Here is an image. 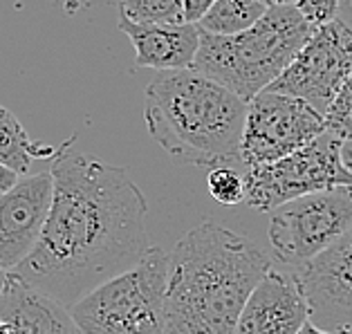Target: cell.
<instances>
[{"mask_svg":"<svg viewBox=\"0 0 352 334\" xmlns=\"http://www.w3.org/2000/svg\"><path fill=\"white\" fill-rule=\"evenodd\" d=\"M325 128V117L303 99L263 90L247 104L240 166L245 170L276 162L310 144Z\"/></svg>","mask_w":352,"mask_h":334,"instance_id":"ba28073f","label":"cell"},{"mask_svg":"<svg viewBox=\"0 0 352 334\" xmlns=\"http://www.w3.org/2000/svg\"><path fill=\"white\" fill-rule=\"evenodd\" d=\"M296 334H337V332H328V330H321V328H316L314 323L305 321L303 325H300V330H298Z\"/></svg>","mask_w":352,"mask_h":334,"instance_id":"d4e9b609","label":"cell"},{"mask_svg":"<svg viewBox=\"0 0 352 334\" xmlns=\"http://www.w3.org/2000/svg\"><path fill=\"white\" fill-rule=\"evenodd\" d=\"M0 321L12 334H83L70 307L14 274L0 287Z\"/></svg>","mask_w":352,"mask_h":334,"instance_id":"4fadbf2b","label":"cell"},{"mask_svg":"<svg viewBox=\"0 0 352 334\" xmlns=\"http://www.w3.org/2000/svg\"><path fill=\"white\" fill-rule=\"evenodd\" d=\"M213 0H182L184 23H200V19L211 10Z\"/></svg>","mask_w":352,"mask_h":334,"instance_id":"44dd1931","label":"cell"},{"mask_svg":"<svg viewBox=\"0 0 352 334\" xmlns=\"http://www.w3.org/2000/svg\"><path fill=\"white\" fill-rule=\"evenodd\" d=\"M19 177H21L19 173H14L12 168L0 164V193H5L7 188H12L16 182H19Z\"/></svg>","mask_w":352,"mask_h":334,"instance_id":"7402d4cb","label":"cell"},{"mask_svg":"<svg viewBox=\"0 0 352 334\" xmlns=\"http://www.w3.org/2000/svg\"><path fill=\"white\" fill-rule=\"evenodd\" d=\"M52 207V173L19 177L0 193V269L10 274L38 243Z\"/></svg>","mask_w":352,"mask_h":334,"instance_id":"8fae6325","label":"cell"},{"mask_svg":"<svg viewBox=\"0 0 352 334\" xmlns=\"http://www.w3.org/2000/svg\"><path fill=\"white\" fill-rule=\"evenodd\" d=\"M5 278H7V271H3V269H0V287H3Z\"/></svg>","mask_w":352,"mask_h":334,"instance_id":"83f0119b","label":"cell"},{"mask_svg":"<svg viewBox=\"0 0 352 334\" xmlns=\"http://www.w3.org/2000/svg\"><path fill=\"white\" fill-rule=\"evenodd\" d=\"M307 319L310 310L296 278L272 267L249 294L234 334H296Z\"/></svg>","mask_w":352,"mask_h":334,"instance_id":"7c38bea8","label":"cell"},{"mask_svg":"<svg viewBox=\"0 0 352 334\" xmlns=\"http://www.w3.org/2000/svg\"><path fill=\"white\" fill-rule=\"evenodd\" d=\"M272 267L249 238L200 222L168 254L162 334H234L249 294Z\"/></svg>","mask_w":352,"mask_h":334,"instance_id":"7a4b0ae2","label":"cell"},{"mask_svg":"<svg viewBox=\"0 0 352 334\" xmlns=\"http://www.w3.org/2000/svg\"><path fill=\"white\" fill-rule=\"evenodd\" d=\"M341 162L350 173H352V140H343L341 144Z\"/></svg>","mask_w":352,"mask_h":334,"instance_id":"cb8c5ba5","label":"cell"},{"mask_svg":"<svg viewBox=\"0 0 352 334\" xmlns=\"http://www.w3.org/2000/svg\"><path fill=\"white\" fill-rule=\"evenodd\" d=\"M207 188L213 200L227 207L245 204V175L238 166H213L207 175Z\"/></svg>","mask_w":352,"mask_h":334,"instance_id":"ac0fdd59","label":"cell"},{"mask_svg":"<svg viewBox=\"0 0 352 334\" xmlns=\"http://www.w3.org/2000/svg\"><path fill=\"white\" fill-rule=\"evenodd\" d=\"M168 254L153 247L131 269L81 296L70 312L83 334H162Z\"/></svg>","mask_w":352,"mask_h":334,"instance_id":"5b68a950","label":"cell"},{"mask_svg":"<svg viewBox=\"0 0 352 334\" xmlns=\"http://www.w3.org/2000/svg\"><path fill=\"white\" fill-rule=\"evenodd\" d=\"M0 334H12V332H10V328H7V325H5L3 321H0Z\"/></svg>","mask_w":352,"mask_h":334,"instance_id":"4316f807","label":"cell"},{"mask_svg":"<svg viewBox=\"0 0 352 334\" xmlns=\"http://www.w3.org/2000/svg\"><path fill=\"white\" fill-rule=\"evenodd\" d=\"M119 32L135 47V67L153 70H186L193 67L200 30L193 23H133L122 19Z\"/></svg>","mask_w":352,"mask_h":334,"instance_id":"5bb4252c","label":"cell"},{"mask_svg":"<svg viewBox=\"0 0 352 334\" xmlns=\"http://www.w3.org/2000/svg\"><path fill=\"white\" fill-rule=\"evenodd\" d=\"M341 137L325 128L289 155L245 168V204L256 211H272L300 195L352 186V173L341 162Z\"/></svg>","mask_w":352,"mask_h":334,"instance_id":"8992f818","label":"cell"},{"mask_svg":"<svg viewBox=\"0 0 352 334\" xmlns=\"http://www.w3.org/2000/svg\"><path fill=\"white\" fill-rule=\"evenodd\" d=\"M352 72V30L334 19L312 27L296 56L267 90L303 99L325 115Z\"/></svg>","mask_w":352,"mask_h":334,"instance_id":"9c48e42d","label":"cell"},{"mask_svg":"<svg viewBox=\"0 0 352 334\" xmlns=\"http://www.w3.org/2000/svg\"><path fill=\"white\" fill-rule=\"evenodd\" d=\"M310 32L312 25L296 5H270L245 32L231 36L200 32L193 70L225 85L249 104L278 79Z\"/></svg>","mask_w":352,"mask_h":334,"instance_id":"277c9868","label":"cell"},{"mask_svg":"<svg viewBox=\"0 0 352 334\" xmlns=\"http://www.w3.org/2000/svg\"><path fill=\"white\" fill-rule=\"evenodd\" d=\"M337 19H339L343 25H348V27L352 30V0H341V3H339V14H337Z\"/></svg>","mask_w":352,"mask_h":334,"instance_id":"603a6c76","label":"cell"},{"mask_svg":"<svg viewBox=\"0 0 352 334\" xmlns=\"http://www.w3.org/2000/svg\"><path fill=\"white\" fill-rule=\"evenodd\" d=\"M56 148L50 144H36L28 135L12 110L0 104V164L14 173L25 175L36 159L54 157Z\"/></svg>","mask_w":352,"mask_h":334,"instance_id":"9a60e30c","label":"cell"},{"mask_svg":"<svg viewBox=\"0 0 352 334\" xmlns=\"http://www.w3.org/2000/svg\"><path fill=\"white\" fill-rule=\"evenodd\" d=\"M247 104L225 85L186 70H162L146 85L144 122L170 157L195 166H240Z\"/></svg>","mask_w":352,"mask_h":334,"instance_id":"3957f363","label":"cell"},{"mask_svg":"<svg viewBox=\"0 0 352 334\" xmlns=\"http://www.w3.org/2000/svg\"><path fill=\"white\" fill-rule=\"evenodd\" d=\"M261 3H265V5H272V3H270V0H261Z\"/></svg>","mask_w":352,"mask_h":334,"instance_id":"f546056e","label":"cell"},{"mask_svg":"<svg viewBox=\"0 0 352 334\" xmlns=\"http://www.w3.org/2000/svg\"><path fill=\"white\" fill-rule=\"evenodd\" d=\"M352 227V186L307 193L270 211V243L287 267H305Z\"/></svg>","mask_w":352,"mask_h":334,"instance_id":"52a82bcc","label":"cell"},{"mask_svg":"<svg viewBox=\"0 0 352 334\" xmlns=\"http://www.w3.org/2000/svg\"><path fill=\"white\" fill-rule=\"evenodd\" d=\"M267 7L270 5L261 0H213L211 10L202 16L200 23H195V27L202 34L231 36L252 27L267 12Z\"/></svg>","mask_w":352,"mask_h":334,"instance_id":"2e32d148","label":"cell"},{"mask_svg":"<svg viewBox=\"0 0 352 334\" xmlns=\"http://www.w3.org/2000/svg\"><path fill=\"white\" fill-rule=\"evenodd\" d=\"M325 117L328 131L337 133L341 140H352V72L343 81L337 97L332 99Z\"/></svg>","mask_w":352,"mask_h":334,"instance_id":"d6986e66","label":"cell"},{"mask_svg":"<svg viewBox=\"0 0 352 334\" xmlns=\"http://www.w3.org/2000/svg\"><path fill=\"white\" fill-rule=\"evenodd\" d=\"M296 285L305 296L310 323L339 332L352 325V227L328 249L298 269Z\"/></svg>","mask_w":352,"mask_h":334,"instance_id":"30bf717a","label":"cell"},{"mask_svg":"<svg viewBox=\"0 0 352 334\" xmlns=\"http://www.w3.org/2000/svg\"><path fill=\"white\" fill-rule=\"evenodd\" d=\"M339 3L341 0H296V10L303 14V19L312 27H319V25L337 19Z\"/></svg>","mask_w":352,"mask_h":334,"instance_id":"ffe728a7","label":"cell"},{"mask_svg":"<svg viewBox=\"0 0 352 334\" xmlns=\"http://www.w3.org/2000/svg\"><path fill=\"white\" fill-rule=\"evenodd\" d=\"M119 10L133 23H184L182 0H122Z\"/></svg>","mask_w":352,"mask_h":334,"instance_id":"e0dca14e","label":"cell"},{"mask_svg":"<svg viewBox=\"0 0 352 334\" xmlns=\"http://www.w3.org/2000/svg\"><path fill=\"white\" fill-rule=\"evenodd\" d=\"M50 173L45 227L10 274L70 307L151 249L148 202L124 166L79 151L76 137L56 148Z\"/></svg>","mask_w":352,"mask_h":334,"instance_id":"6da1fadb","label":"cell"},{"mask_svg":"<svg viewBox=\"0 0 352 334\" xmlns=\"http://www.w3.org/2000/svg\"><path fill=\"white\" fill-rule=\"evenodd\" d=\"M337 334H352V325H350V328H343V330H339Z\"/></svg>","mask_w":352,"mask_h":334,"instance_id":"f1b7e54d","label":"cell"},{"mask_svg":"<svg viewBox=\"0 0 352 334\" xmlns=\"http://www.w3.org/2000/svg\"><path fill=\"white\" fill-rule=\"evenodd\" d=\"M272 5H296V0H270Z\"/></svg>","mask_w":352,"mask_h":334,"instance_id":"484cf974","label":"cell"}]
</instances>
